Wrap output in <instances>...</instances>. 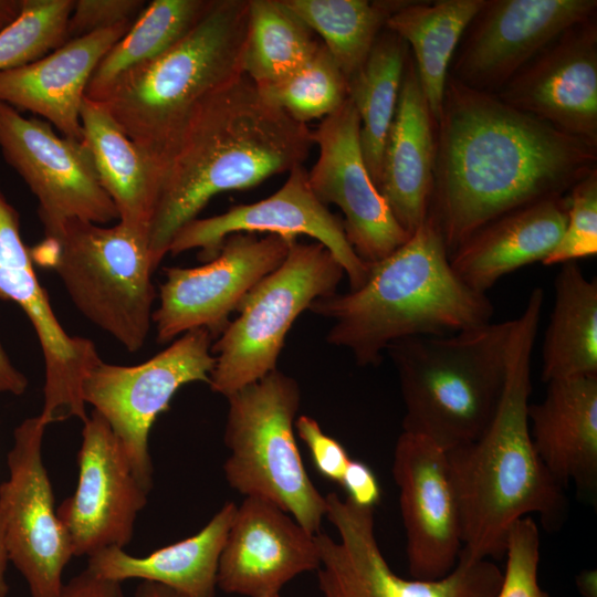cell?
<instances>
[{
    "label": "cell",
    "mask_w": 597,
    "mask_h": 597,
    "mask_svg": "<svg viewBox=\"0 0 597 597\" xmlns=\"http://www.w3.org/2000/svg\"><path fill=\"white\" fill-rule=\"evenodd\" d=\"M331 53L347 82L366 62L388 19L408 0H282Z\"/></svg>",
    "instance_id": "33"
},
{
    "label": "cell",
    "mask_w": 597,
    "mask_h": 597,
    "mask_svg": "<svg viewBox=\"0 0 597 597\" xmlns=\"http://www.w3.org/2000/svg\"><path fill=\"white\" fill-rule=\"evenodd\" d=\"M576 585L582 597H597L596 570H583L576 577Z\"/></svg>",
    "instance_id": "45"
},
{
    "label": "cell",
    "mask_w": 597,
    "mask_h": 597,
    "mask_svg": "<svg viewBox=\"0 0 597 597\" xmlns=\"http://www.w3.org/2000/svg\"><path fill=\"white\" fill-rule=\"evenodd\" d=\"M339 484L354 504L374 509L381 499L380 484L373 470L364 462L350 460Z\"/></svg>",
    "instance_id": "41"
},
{
    "label": "cell",
    "mask_w": 597,
    "mask_h": 597,
    "mask_svg": "<svg viewBox=\"0 0 597 597\" xmlns=\"http://www.w3.org/2000/svg\"><path fill=\"white\" fill-rule=\"evenodd\" d=\"M313 145L307 125L265 101L245 75L203 100L163 157L148 228L154 270L178 230L216 195L303 166Z\"/></svg>",
    "instance_id": "3"
},
{
    "label": "cell",
    "mask_w": 597,
    "mask_h": 597,
    "mask_svg": "<svg viewBox=\"0 0 597 597\" xmlns=\"http://www.w3.org/2000/svg\"><path fill=\"white\" fill-rule=\"evenodd\" d=\"M345 272L321 243L295 240L283 263L241 300L211 352L210 389L228 397L276 369L285 336L311 304L336 292Z\"/></svg>",
    "instance_id": "9"
},
{
    "label": "cell",
    "mask_w": 597,
    "mask_h": 597,
    "mask_svg": "<svg viewBox=\"0 0 597 597\" xmlns=\"http://www.w3.org/2000/svg\"><path fill=\"white\" fill-rule=\"evenodd\" d=\"M308 310L332 322L327 343L348 349L360 366L378 365L396 341L482 326L494 313L486 294L454 273L430 217L395 251L369 263L362 286L320 297Z\"/></svg>",
    "instance_id": "4"
},
{
    "label": "cell",
    "mask_w": 597,
    "mask_h": 597,
    "mask_svg": "<svg viewBox=\"0 0 597 597\" xmlns=\"http://www.w3.org/2000/svg\"><path fill=\"white\" fill-rule=\"evenodd\" d=\"M237 507L226 502L198 533L143 557L118 546L103 548L88 556L87 568L121 583L138 578L166 585L187 597H214L219 558Z\"/></svg>",
    "instance_id": "27"
},
{
    "label": "cell",
    "mask_w": 597,
    "mask_h": 597,
    "mask_svg": "<svg viewBox=\"0 0 597 597\" xmlns=\"http://www.w3.org/2000/svg\"><path fill=\"white\" fill-rule=\"evenodd\" d=\"M436 146L437 124L409 52L378 184L394 218L409 235L429 213Z\"/></svg>",
    "instance_id": "24"
},
{
    "label": "cell",
    "mask_w": 597,
    "mask_h": 597,
    "mask_svg": "<svg viewBox=\"0 0 597 597\" xmlns=\"http://www.w3.org/2000/svg\"><path fill=\"white\" fill-rule=\"evenodd\" d=\"M596 10V0H485L449 75L495 94L561 33Z\"/></svg>",
    "instance_id": "18"
},
{
    "label": "cell",
    "mask_w": 597,
    "mask_h": 597,
    "mask_svg": "<svg viewBox=\"0 0 597 597\" xmlns=\"http://www.w3.org/2000/svg\"><path fill=\"white\" fill-rule=\"evenodd\" d=\"M145 7L143 0H75L66 41L132 21Z\"/></svg>",
    "instance_id": "39"
},
{
    "label": "cell",
    "mask_w": 597,
    "mask_h": 597,
    "mask_svg": "<svg viewBox=\"0 0 597 597\" xmlns=\"http://www.w3.org/2000/svg\"><path fill=\"white\" fill-rule=\"evenodd\" d=\"M294 428L307 446L317 471L324 478L339 483L352 460L343 444L326 434L320 423L310 416H300Z\"/></svg>",
    "instance_id": "40"
},
{
    "label": "cell",
    "mask_w": 597,
    "mask_h": 597,
    "mask_svg": "<svg viewBox=\"0 0 597 597\" xmlns=\"http://www.w3.org/2000/svg\"><path fill=\"white\" fill-rule=\"evenodd\" d=\"M260 597H281L280 594H270V595H264V596H260Z\"/></svg>",
    "instance_id": "48"
},
{
    "label": "cell",
    "mask_w": 597,
    "mask_h": 597,
    "mask_svg": "<svg viewBox=\"0 0 597 597\" xmlns=\"http://www.w3.org/2000/svg\"><path fill=\"white\" fill-rule=\"evenodd\" d=\"M8 551L4 542L2 522L0 517V597H7L9 586L6 579L7 567L9 563Z\"/></svg>",
    "instance_id": "47"
},
{
    "label": "cell",
    "mask_w": 597,
    "mask_h": 597,
    "mask_svg": "<svg viewBox=\"0 0 597 597\" xmlns=\"http://www.w3.org/2000/svg\"><path fill=\"white\" fill-rule=\"evenodd\" d=\"M213 0H154L109 49L93 72L85 97L97 101L127 71L161 55L186 35Z\"/></svg>",
    "instance_id": "32"
},
{
    "label": "cell",
    "mask_w": 597,
    "mask_h": 597,
    "mask_svg": "<svg viewBox=\"0 0 597 597\" xmlns=\"http://www.w3.org/2000/svg\"><path fill=\"white\" fill-rule=\"evenodd\" d=\"M544 399L530 404L534 448L552 475L589 496L597 490V376L554 379Z\"/></svg>",
    "instance_id": "25"
},
{
    "label": "cell",
    "mask_w": 597,
    "mask_h": 597,
    "mask_svg": "<svg viewBox=\"0 0 597 597\" xmlns=\"http://www.w3.org/2000/svg\"><path fill=\"white\" fill-rule=\"evenodd\" d=\"M81 125L82 140L118 220L148 232L160 187L161 159L130 139L101 103L87 97L81 107Z\"/></svg>",
    "instance_id": "28"
},
{
    "label": "cell",
    "mask_w": 597,
    "mask_h": 597,
    "mask_svg": "<svg viewBox=\"0 0 597 597\" xmlns=\"http://www.w3.org/2000/svg\"><path fill=\"white\" fill-rule=\"evenodd\" d=\"M513 320L388 345L405 405L402 431L448 452L478 439L505 383Z\"/></svg>",
    "instance_id": "6"
},
{
    "label": "cell",
    "mask_w": 597,
    "mask_h": 597,
    "mask_svg": "<svg viewBox=\"0 0 597 597\" xmlns=\"http://www.w3.org/2000/svg\"><path fill=\"white\" fill-rule=\"evenodd\" d=\"M27 387V377L12 365L0 344V392L20 396L24 394Z\"/></svg>",
    "instance_id": "43"
},
{
    "label": "cell",
    "mask_w": 597,
    "mask_h": 597,
    "mask_svg": "<svg viewBox=\"0 0 597 597\" xmlns=\"http://www.w3.org/2000/svg\"><path fill=\"white\" fill-rule=\"evenodd\" d=\"M238 232L293 238L308 235L338 261L348 279L349 290L362 286L367 277L369 264L348 242L343 221L316 198L303 166L293 168L283 186L265 199L189 221L172 238L168 253L178 255L199 249L198 258L206 263L218 255L228 235Z\"/></svg>",
    "instance_id": "19"
},
{
    "label": "cell",
    "mask_w": 597,
    "mask_h": 597,
    "mask_svg": "<svg viewBox=\"0 0 597 597\" xmlns=\"http://www.w3.org/2000/svg\"><path fill=\"white\" fill-rule=\"evenodd\" d=\"M83 423L77 485L56 509L76 557L124 548L149 493L106 420L93 410Z\"/></svg>",
    "instance_id": "16"
},
{
    "label": "cell",
    "mask_w": 597,
    "mask_h": 597,
    "mask_svg": "<svg viewBox=\"0 0 597 597\" xmlns=\"http://www.w3.org/2000/svg\"><path fill=\"white\" fill-rule=\"evenodd\" d=\"M21 9L22 0H0V31L19 17Z\"/></svg>",
    "instance_id": "46"
},
{
    "label": "cell",
    "mask_w": 597,
    "mask_h": 597,
    "mask_svg": "<svg viewBox=\"0 0 597 597\" xmlns=\"http://www.w3.org/2000/svg\"><path fill=\"white\" fill-rule=\"evenodd\" d=\"M0 149L35 196L44 233L70 219L97 224L118 219L83 140L59 136L46 121L0 102Z\"/></svg>",
    "instance_id": "13"
},
{
    "label": "cell",
    "mask_w": 597,
    "mask_h": 597,
    "mask_svg": "<svg viewBox=\"0 0 597 597\" xmlns=\"http://www.w3.org/2000/svg\"><path fill=\"white\" fill-rule=\"evenodd\" d=\"M0 298L15 303L34 328L44 358V401L41 413L49 426L71 418L87 419L82 383L101 358L95 344L69 335L56 318L48 293L33 268L30 249L20 233L19 213L0 191Z\"/></svg>",
    "instance_id": "15"
},
{
    "label": "cell",
    "mask_w": 597,
    "mask_h": 597,
    "mask_svg": "<svg viewBox=\"0 0 597 597\" xmlns=\"http://www.w3.org/2000/svg\"><path fill=\"white\" fill-rule=\"evenodd\" d=\"M495 94L597 147L596 14L561 33Z\"/></svg>",
    "instance_id": "21"
},
{
    "label": "cell",
    "mask_w": 597,
    "mask_h": 597,
    "mask_svg": "<svg viewBox=\"0 0 597 597\" xmlns=\"http://www.w3.org/2000/svg\"><path fill=\"white\" fill-rule=\"evenodd\" d=\"M130 24L71 39L36 61L0 72V102L40 115L64 137L82 140L81 107L91 76Z\"/></svg>",
    "instance_id": "23"
},
{
    "label": "cell",
    "mask_w": 597,
    "mask_h": 597,
    "mask_svg": "<svg viewBox=\"0 0 597 597\" xmlns=\"http://www.w3.org/2000/svg\"><path fill=\"white\" fill-rule=\"evenodd\" d=\"M484 3L485 0H408L386 23L385 28L411 49L418 78L436 124L454 52Z\"/></svg>",
    "instance_id": "29"
},
{
    "label": "cell",
    "mask_w": 597,
    "mask_h": 597,
    "mask_svg": "<svg viewBox=\"0 0 597 597\" xmlns=\"http://www.w3.org/2000/svg\"><path fill=\"white\" fill-rule=\"evenodd\" d=\"M223 464L229 485L266 500L318 534L326 499L311 481L296 446L294 422L301 405L298 383L277 368L228 397Z\"/></svg>",
    "instance_id": "8"
},
{
    "label": "cell",
    "mask_w": 597,
    "mask_h": 597,
    "mask_svg": "<svg viewBox=\"0 0 597 597\" xmlns=\"http://www.w3.org/2000/svg\"><path fill=\"white\" fill-rule=\"evenodd\" d=\"M57 597H124V594L121 582L101 577L86 568L63 584Z\"/></svg>",
    "instance_id": "42"
},
{
    "label": "cell",
    "mask_w": 597,
    "mask_h": 597,
    "mask_svg": "<svg viewBox=\"0 0 597 597\" xmlns=\"http://www.w3.org/2000/svg\"><path fill=\"white\" fill-rule=\"evenodd\" d=\"M597 163V147L448 76L428 217L449 256L490 221L566 196Z\"/></svg>",
    "instance_id": "1"
},
{
    "label": "cell",
    "mask_w": 597,
    "mask_h": 597,
    "mask_svg": "<svg viewBox=\"0 0 597 597\" xmlns=\"http://www.w3.org/2000/svg\"><path fill=\"white\" fill-rule=\"evenodd\" d=\"M206 328L186 332L148 360L123 366L98 359L82 383L85 405H92L121 442L145 489L153 488L149 432L169 408L176 391L189 383L209 384L216 357Z\"/></svg>",
    "instance_id": "10"
},
{
    "label": "cell",
    "mask_w": 597,
    "mask_h": 597,
    "mask_svg": "<svg viewBox=\"0 0 597 597\" xmlns=\"http://www.w3.org/2000/svg\"><path fill=\"white\" fill-rule=\"evenodd\" d=\"M568 209L564 233L544 265L576 262L597 253V168L567 193Z\"/></svg>",
    "instance_id": "37"
},
{
    "label": "cell",
    "mask_w": 597,
    "mask_h": 597,
    "mask_svg": "<svg viewBox=\"0 0 597 597\" xmlns=\"http://www.w3.org/2000/svg\"><path fill=\"white\" fill-rule=\"evenodd\" d=\"M30 250L33 263L61 279L75 307L128 352H138L153 322L156 292L148 232L70 219Z\"/></svg>",
    "instance_id": "7"
},
{
    "label": "cell",
    "mask_w": 597,
    "mask_h": 597,
    "mask_svg": "<svg viewBox=\"0 0 597 597\" xmlns=\"http://www.w3.org/2000/svg\"><path fill=\"white\" fill-rule=\"evenodd\" d=\"M74 0H22L19 17L0 31V72L36 61L66 42Z\"/></svg>",
    "instance_id": "36"
},
{
    "label": "cell",
    "mask_w": 597,
    "mask_h": 597,
    "mask_svg": "<svg viewBox=\"0 0 597 597\" xmlns=\"http://www.w3.org/2000/svg\"><path fill=\"white\" fill-rule=\"evenodd\" d=\"M315 535L275 504L247 496L219 558L217 587L249 597L279 594L295 576L318 568Z\"/></svg>",
    "instance_id": "22"
},
{
    "label": "cell",
    "mask_w": 597,
    "mask_h": 597,
    "mask_svg": "<svg viewBox=\"0 0 597 597\" xmlns=\"http://www.w3.org/2000/svg\"><path fill=\"white\" fill-rule=\"evenodd\" d=\"M325 516L338 538L318 533V588L323 597H496L502 570L490 559L459 555L455 567L434 580L406 579L392 572L375 535L374 509L331 492Z\"/></svg>",
    "instance_id": "11"
},
{
    "label": "cell",
    "mask_w": 597,
    "mask_h": 597,
    "mask_svg": "<svg viewBox=\"0 0 597 597\" xmlns=\"http://www.w3.org/2000/svg\"><path fill=\"white\" fill-rule=\"evenodd\" d=\"M296 238L238 232L228 235L218 255L196 268H167L153 313L158 343L196 328L220 335L241 300L285 260Z\"/></svg>",
    "instance_id": "14"
},
{
    "label": "cell",
    "mask_w": 597,
    "mask_h": 597,
    "mask_svg": "<svg viewBox=\"0 0 597 597\" xmlns=\"http://www.w3.org/2000/svg\"><path fill=\"white\" fill-rule=\"evenodd\" d=\"M135 597H187L166 585L143 580L136 588Z\"/></svg>",
    "instance_id": "44"
},
{
    "label": "cell",
    "mask_w": 597,
    "mask_h": 597,
    "mask_svg": "<svg viewBox=\"0 0 597 597\" xmlns=\"http://www.w3.org/2000/svg\"><path fill=\"white\" fill-rule=\"evenodd\" d=\"M567 195L512 210L480 228L451 255L450 265L469 287L486 294L502 276L543 262L566 226Z\"/></svg>",
    "instance_id": "26"
},
{
    "label": "cell",
    "mask_w": 597,
    "mask_h": 597,
    "mask_svg": "<svg viewBox=\"0 0 597 597\" xmlns=\"http://www.w3.org/2000/svg\"><path fill=\"white\" fill-rule=\"evenodd\" d=\"M392 476L399 489L411 577L434 580L447 576L462 548L447 452L423 437L402 431L394 451Z\"/></svg>",
    "instance_id": "20"
},
{
    "label": "cell",
    "mask_w": 597,
    "mask_h": 597,
    "mask_svg": "<svg viewBox=\"0 0 597 597\" xmlns=\"http://www.w3.org/2000/svg\"><path fill=\"white\" fill-rule=\"evenodd\" d=\"M360 121L349 98L312 130L318 158L307 171L316 198L344 214L346 238L366 263L377 262L410 237L396 221L365 165Z\"/></svg>",
    "instance_id": "17"
},
{
    "label": "cell",
    "mask_w": 597,
    "mask_h": 597,
    "mask_svg": "<svg viewBox=\"0 0 597 597\" xmlns=\"http://www.w3.org/2000/svg\"><path fill=\"white\" fill-rule=\"evenodd\" d=\"M543 343L542 380L597 376V281L562 264Z\"/></svg>",
    "instance_id": "30"
},
{
    "label": "cell",
    "mask_w": 597,
    "mask_h": 597,
    "mask_svg": "<svg viewBox=\"0 0 597 597\" xmlns=\"http://www.w3.org/2000/svg\"><path fill=\"white\" fill-rule=\"evenodd\" d=\"M544 292L535 287L513 318L506 375L496 411L474 441L447 452L461 524V556L471 561L504 557L513 524L537 514L546 531L567 519L565 488L538 457L530 431L532 354Z\"/></svg>",
    "instance_id": "2"
},
{
    "label": "cell",
    "mask_w": 597,
    "mask_h": 597,
    "mask_svg": "<svg viewBox=\"0 0 597 597\" xmlns=\"http://www.w3.org/2000/svg\"><path fill=\"white\" fill-rule=\"evenodd\" d=\"M540 545V530L533 519L525 516L513 524L496 597H551L538 583Z\"/></svg>",
    "instance_id": "38"
},
{
    "label": "cell",
    "mask_w": 597,
    "mask_h": 597,
    "mask_svg": "<svg viewBox=\"0 0 597 597\" xmlns=\"http://www.w3.org/2000/svg\"><path fill=\"white\" fill-rule=\"evenodd\" d=\"M408 55L405 41L385 28L364 65L348 81V98L360 121L363 158L377 189Z\"/></svg>",
    "instance_id": "31"
},
{
    "label": "cell",
    "mask_w": 597,
    "mask_h": 597,
    "mask_svg": "<svg viewBox=\"0 0 597 597\" xmlns=\"http://www.w3.org/2000/svg\"><path fill=\"white\" fill-rule=\"evenodd\" d=\"M321 41L282 0H249L243 74L258 87L280 81L302 67Z\"/></svg>",
    "instance_id": "34"
},
{
    "label": "cell",
    "mask_w": 597,
    "mask_h": 597,
    "mask_svg": "<svg viewBox=\"0 0 597 597\" xmlns=\"http://www.w3.org/2000/svg\"><path fill=\"white\" fill-rule=\"evenodd\" d=\"M256 88L265 101L305 125L329 116L348 98V82L322 42L297 71Z\"/></svg>",
    "instance_id": "35"
},
{
    "label": "cell",
    "mask_w": 597,
    "mask_h": 597,
    "mask_svg": "<svg viewBox=\"0 0 597 597\" xmlns=\"http://www.w3.org/2000/svg\"><path fill=\"white\" fill-rule=\"evenodd\" d=\"M46 427L38 415L14 429L8 453L9 478L0 484V517L9 561L24 577L32 597H57L63 570L73 557L43 462Z\"/></svg>",
    "instance_id": "12"
},
{
    "label": "cell",
    "mask_w": 597,
    "mask_h": 597,
    "mask_svg": "<svg viewBox=\"0 0 597 597\" xmlns=\"http://www.w3.org/2000/svg\"><path fill=\"white\" fill-rule=\"evenodd\" d=\"M248 24L249 0H213L177 43L124 73L94 102L163 161L196 106L244 75Z\"/></svg>",
    "instance_id": "5"
}]
</instances>
